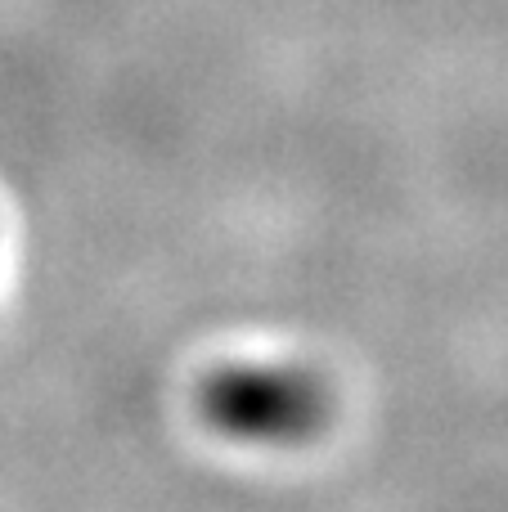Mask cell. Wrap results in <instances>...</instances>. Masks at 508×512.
<instances>
[{"mask_svg":"<svg viewBox=\"0 0 508 512\" xmlns=\"http://www.w3.org/2000/svg\"><path fill=\"white\" fill-rule=\"evenodd\" d=\"M198 405L234 441H302L329 418V391L297 369L230 364L203 382Z\"/></svg>","mask_w":508,"mask_h":512,"instance_id":"obj_1","label":"cell"}]
</instances>
